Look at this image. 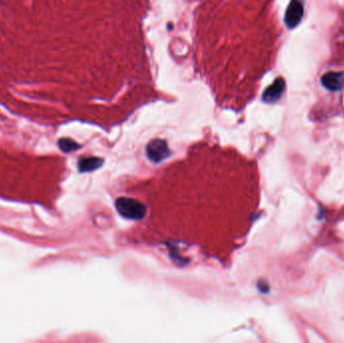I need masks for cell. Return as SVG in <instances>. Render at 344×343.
I'll list each match as a JSON object with an SVG mask.
<instances>
[{"instance_id": "6da1fadb", "label": "cell", "mask_w": 344, "mask_h": 343, "mask_svg": "<svg viewBox=\"0 0 344 343\" xmlns=\"http://www.w3.org/2000/svg\"><path fill=\"white\" fill-rule=\"evenodd\" d=\"M303 16L304 6L302 0H291L285 14V25L288 29H295L302 21Z\"/></svg>"}, {"instance_id": "7a4b0ae2", "label": "cell", "mask_w": 344, "mask_h": 343, "mask_svg": "<svg viewBox=\"0 0 344 343\" xmlns=\"http://www.w3.org/2000/svg\"><path fill=\"white\" fill-rule=\"evenodd\" d=\"M322 86L332 92L341 91L344 88V72H328L321 77Z\"/></svg>"}, {"instance_id": "3957f363", "label": "cell", "mask_w": 344, "mask_h": 343, "mask_svg": "<svg viewBox=\"0 0 344 343\" xmlns=\"http://www.w3.org/2000/svg\"><path fill=\"white\" fill-rule=\"evenodd\" d=\"M286 88V84L283 78L276 79L271 86H269L264 94H263V101L268 104H273L279 101L284 94Z\"/></svg>"}, {"instance_id": "277c9868", "label": "cell", "mask_w": 344, "mask_h": 343, "mask_svg": "<svg viewBox=\"0 0 344 343\" xmlns=\"http://www.w3.org/2000/svg\"><path fill=\"white\" fill-rule=\"evenodd\" d=\"M167 152L166 143L163 140L152 141L148 146V154L150 158L154 160H159L165 156Z\"/></svg>"}, {"instance_id": "5b68a950", "label": "cell", "mask_w": 344, "mask_h": 343, "mask_svg": "<svg viewBox=\"0 0 344 343\" xmlns=\"http://www.w3.org/2000/svg\"><path fill=\"white\" fill-rule=\"evenodd\" d=\"M59 146L60 148L65 151V152H70V151H73L75 150L76 148L79 147V145L76 144V142H74L73 140L71 139H61L59 141Z\"/></svg>"}]
</instances>
